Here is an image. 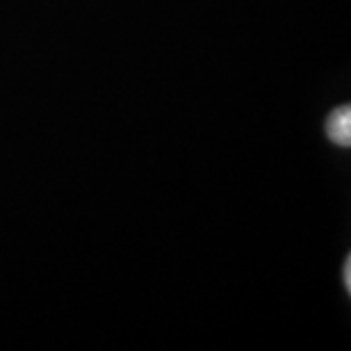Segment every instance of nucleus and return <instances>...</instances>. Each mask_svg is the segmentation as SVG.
I'll use <instances>...</instances> for the list:
<instances>
[{
    "instance_id": "f03ea898",
    "label": "nucleus",
    "mask_w": 351,
    "mask_h": 351,
    "mask_svg": "<svg viewBox=\"0 0 351 351\" xmlns=\"http://www.w3.org/2000/svg\"><path fill=\"white\" fill-rule=\"evenodd\" d=\"M345 287L351 290V258L345 261Z\"/></svg>"
},
{
    "instance_id": "f257e3e1",
    "label": "nucleus",
    "mask_w": 351,
    "mask_h": 351,
    "mask_svg": "<svg viewBox=\"0 0 351 351\" xmlns=\"http://www.w3.org/2000/svg\"><path fill=\"white\" fill-rule=\"evenodd\" d=\"M326 132L338 146H349L351 144V110L349 105L333 110L331 117L326 121Z\"/></svg>"
}]
</instances>
